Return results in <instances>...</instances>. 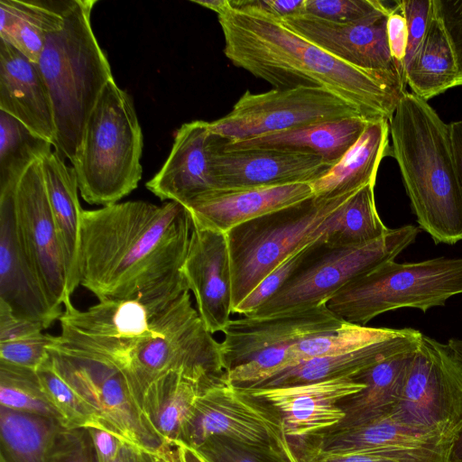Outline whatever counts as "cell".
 Masks as SVG:
<instances>
[{"label":"cell","mask_w":462,"mask_h":462,"mask_svg":"<svg viewBox=\"0 0 462 462\" xmlns=\"http://www.w3.org/2000/svg\"><path fill=\"white\" fill-rule=\"evenodd\" d=\"M192 218L180 203L143 200L83 210L79 285L101 300H134L160 310L185 291L181 273Z\"/></svg>","instance_id":"1"},{"label":"cell","mask_w":462,"mask_h":462,"mask_svg":"<svg viewBox=\"0 0 462 462\" xmlns=\"http://www.w3.org/2000/svg\"><path fill=\"white\" fill-rule=\"evenodd\" d=\"M224 54L274 88H324L369 120H391L406 91L403 75L355 67L330 55L246 0L217 14Z\"/></svg>","instance_id":"2"},{"label":"cell","mask_w":462,"mask_h":462,"mask_svg":"<svg viewBox=\"0 0 462 462\" xmlns=\"http://www.w3.org/2000/svg\"><path fill=\"white\" fill-rule=\"evenodd\" d=\"M389 128L391 155L399 166L420 228L436 244L462 240V187L449 124L428 101L406 92Z\"/></svg>","instance_id":"3"},{"label":"cell","mask_w":462,"mask_h":462,"mask_svg":"<svg viewBox=\"0 0 462 462\" xmlns=\"http://www.w3.org/2000/svg\"><path fill=\"white\" fill-rule=\"evenodd\" d=\"M97 0H68L63 23L49 32L37 62L48 87L56 126L55 151L73 163L86 121L113 79L91 26Z\"/></svg>","instance_id":"4"},{"label":"cell","mask_w":462,"mask_h":462,"mask_svg":"<svg viewBox=\"0 0 462 462\" xmlns=\"http://www.w3.org/2000/svg\"><path fill=\"white\" fill-rule=\"evenodd\" d=\"M94 355L125 373L141 404L152 383L169 372L183 374L202 391L225 375L220 343L192 306L189 291L155 312L143 334L102 343Z\"/></svg>","instance_id":"5"},{"label":"cell","mask_w":462,"mask_h":462,"mask_svg":"<svg viewBox=\"0 0 462 462\" xmlns=\"http://www.w3.org/2000/svg\"><path fill=\"white\" fill-rule=\"evenodd\" d=\"M143 137L132 97L111 79L91 110L72 163L82 199L118 203L142 179Z\"/></svg>","instance_id":"6"},{"label":"cell","mask_w":462,"mask_h":462,"mask_svg":"<svg viewBox=\"0 0 462 462\" xmlns=\"http://www.w3.org/2000/svg\"><path fill=\"white\" fill-rule=\"evenodd\" d=\"M462 293V257L415 263H383L356 276L327 302L346 322L366 326L387 311L411 308L423 313Z\"/></svg>","instance_id":"7"},{"label":"cell","mask_w":462,"mask_h":462,"mask_svg":"<svg viewBox=\"0 0 462 462\" xmlns=\"http://www.w3.org/2000/svg\"><path fill=\"white\" fill-rule=\"evenodd\" d=\"M356 192L338 196L313 195L226 232L232 276V311L284 260L315 242L313 234L319 226Z\"/></svg>","instance_id":"8"},{"label":"cell","mask_w":462,"mask_h":462,"mask_svg":"<svg viewBox=\"0 0 462 462\" xmlns=\"http://www.w3.org/2000/svg\"><path fill=\"white\" fill-rule=\"evenodd\" d=\"M346 323L326 304L230 319L220 343L224 377L236 386H255L283 371L292 346L336 331Z\"/></svg>","instance_id":"9"},{"label":"cell","mask_w":462,"mask_h":462,"mask_svg":"<svg viewBox=\"0 0 462 462\" xmlns=\"http://www.w3.org/2000/svg\"><path fill=\"white\" fill-rule=\"evenodd\" d=\"M419 232V227L405 225L366 244L329 246L314 242L309 254L283 286L247 316H271L326 304L356 276L394 260L415 241Z\"/></svg>","instance_id":"10"},{"label":"cell","mask_w":462,"mask_h":462,"mask_svg":"<svg viewBox=\"0 0 462 462\" xmlns=\"http://www.w3.org/2000/svg\"><path fill=\"white\" fill-rule=\"evenodd\" d=\"M211 436L273 452L288 462H300L297 442L287 436L279 411L225 377L196 398L178 441L197 448Z\"/></svg>","instance_id":"11"},{"label":"cell","mask_w":462,"mask_h":462,"mask_svg":"<svg viewBox=\"0 0 462 462\" xmlns=\"http://www.w3.org/2000/svg\"><path fill=\"white\" fill-rule=\"evenodd\" d=\"M49 357L53 369L95 411L97 427L152 454L159 451L165 440L145 416L130 380L121 368L63 349L55 342L49 347Z\"/></svg>","instance_id":"12"},{"label":"cell","mask_w":462,"mask_h":462,"mask_svg":"<svg viewBox=\"0 0 462 462\" xmlns=\"http://www.w3.org/2000/svg\"><path fill=\"white\" fill-rule=\"evenodd\" d=\"M388 416L424 434L454 439L462 426V365L448 344L422 335Z\"/></svg>","instance_id":"13"},{"label":"cell","mask_w":462,"mask_h":462,"mask_svg":"<svg viewBox=\"0 0 462 462\" xmlns=\"http://www.w3.org/2000/svg\"><path fill=\"white\" fill-rule=\"evenodd\" d=\"M352 116H363L324 88H273L257 94L246 90L228 114L208 125L213 134L238 141Z\"/></svg>","instance_id":"14"},{"label":"cell","mask_w":462,"mask_h":462,"mask_svg":"<svg viewBox=\"0 0 462 462\" xmlns=\"http://www.w3.org/2000/svg\"><path fill=\"white\" fill-rule=\"evenodd\" d=\"M18 236L43 291L62 314L61 306L70 300L66 267L56 225L42 177V160L23 173L13 193Z\"/></svg>","instance_id":"15"},{"label":"cell","mask_w":462,"mask_h":462,"mask_svg":"<svg viewBox=\"0 0 462 462\" xmlns=\"http://www.w3.org/2000/svg\"><path fill=\"white\" fill-rule=\"evenodd\" d=\"M453 439L405 427L388 415L347 429H328L300 440L299 450L326 455L366 454L396 462H450Z\"/></svg>","instance_id":"16"},{"label":"cell","mask_w":462,"mask_h":462,"mask_svg":"<svg viewBox=\"0 0 462 462\" xmlns=\"http://www.w3.org/2000/svg\"><path fill=\"white\" fill-rule=\"evenodd\" d=\"M208 153L216 189L311 183L333 166L308 153L272 149L225 150L212 133Z\"/></svg>","instance_id":"17"},{"label":"cell","mask_w":462,"mask_h":462,"mask_svg":"<svg viewBox=\"0 0 462 462\" xmlns=\"http://www.w3.org/2000/svg\"><path fill=\"white\" fill-rule=\"evenodd\" d=\"M193 223L181 273L207 329L223 332L232 313V276L225 233Z\"/></svg>","instance_id":"18"},{"label":"cell","mask_w":462,"mask_h":462,"mask_svg":"<svg viewBox=\"0 0 462 462\" xmlns=\"http://www.w3.org/2000/svg\"><path fill=\"white\" fill-rule=\"evenodd\" d=\"M365 387V383L354 378H337L244 388L273 405L282 418L287 436L300 440L337 426L346 416L339 403Z\"/></svg>","instance_id":"19"},{"label":"cell","mask_w":462,"mask_h":462,"mask_svg":"<svg viewBox=\"0 0 462 462\" xmlns=\"http://www.w3.org/2000/svg\"><path fill=\"white\" fill-rule=\"evenodd\" d=\"M389 15L368 23H340L309 14L281 19L307 41L330 55L361 69L404 76L392 57L386 23Z\"/></svg>","instance_id":"20"},{"label":"cell","mask_w":462,"mask_h":462,"mask_svg":"<svg viewBox=\"0 0 462 462\" xmlns=\"http://www.w3.org/2000/svg\"><path fill=\"white\" fill-rule=\"evenodd\" d=\"M13 192L0 196V300L47 328L61 313L50 304L18 236Z\"/></svg>","instance_id":"21"},{"label":"cell","mask_w":462,"mask_h":462,"mask_svg":"<svg viewBox=\"0 0 462 462\" xmlns=\"http://www.w3.org/2000/svg\"><path fill=\"white\" fill-rule=\"evenodd\" d=\"M208 122L183 124L161 170L146 182V188L162 201L183 207L196 198L216 189L209 165Z\"/></svg>","instance_id":"22"},{"label":"cell","mask_w":462,"mask_h":462,"mask_svg":"<svg viewBox=\"0 0 462 462\" xmlns=\"http://www.w3.org/2000/svg\"><path fill=\"white\" fill-rule=\"evenodd\" d=\"M313 196L310 183L214 189L184 208L201 226L226 233L233 227Z\"/></svg>","instance_id":"23"},{"label":"cell","mask_w":462,"mask_h":462,"mask_svg":"<svg viewBox=\"0 0 462 462\" xmlns=\"http://www.w3.org/2000/svg\"><path fill=\"white\" fill-rule=\"evenodd\" d=\"M0 110L54 145L51 95L37 63L0 40Z\"/></svg>","instance_id":"24"},{"label":"cell","mask_w":462,"mask_h":462,"mask_svg":"<svg viewBox=\"0 0 462 462\" xmlns=\"http://www.w3.org/2000/svg\"><path fill=\"white\" fill-rule=\"evenodd\" d=\"M369 121L364 116H352L238 141L217 136L225 150L272 149L308 153L334 165L358 140Z\"/></svg>","instance_id":"25"},{"label":"cell","mask_w":462,"mask_h":462,"mask_svg":"<svg viewBox=\"0 0 462 462\" xmlns=\"http://www.w3.org/2000/svg\"><path fill=\"white\" fill-rule=\"evenodd\" d=\"M422 333L404 328L387 340L338 356L311 358L286 369L252 387L292 385L337 378H354L378 362L397 353L416 348Z\"/></svg>","instance_id":"26"},{"label":"cell","mask_w":462,"mask_h":462,"mask_svg":"<svg viewBox=\"0 0 462 462\" xmlns=\"http://www.w3.org/2000/svg\"><path fill=\"white\" fill-rule=\"evenodd\" d=\"M42 177L62 250L67 290L71 297L79 281V241L82 209L79 199V183L73 167L61 155L51 152L42 159Z\"/></svg>","instance_id":"27"},{"label":"cell","mask_w":462,"mask_h":462,"mask_svg":"<svg viewBox=\"0 0 462 462\" xmlns=\"http://www.w3.org/2000/svg\"><path fill=\"white\" fill-rule=\"evenodd\" d=\"M389 120L369 121L358 140L310 184L314 196H338L375 184L383 158L391 154Z\"/></svg>","instance_id":"28"},{"label":"cell","mask_w":462,"mask_h":462,"mask_svg":"<svg viewBox=\"0 0 462 462\" xmlns=\"http://www.w3.org/2000/svg\"><path fill=\"white\" fill-rule=\"evenodd\" d=\"M416 348L391 356L354 377L365 387L339 403L346 416L331 429L353 428L387 416L400 398Z\"/></svg>","instance_id":"29"},{"label":"cell","mask_w":462,"mask_h":462,"mask_svg":"<svg viewBox=\"0 0 462 462\" xmlns=\"http://www.w3.org/2000/svg\"><path fill=\"white\" fill-rule=\"evenodd\" d=\"M68 0H1L0 40L37 63L46 36L64 20Z\"/></svg>","instance_id":"30"},{"label":"cell","mask_w":462,"mask_h":462,"mask_svg":"<svg viewBox=\"0 0 462 462\" xmlns=\"http://www.w3.org/2000/svg\"><path fill=\"white\" fill-rule=\"evenodd\" d=\"M404 78L411 93L426 101L457 87L455 55L434 0L424 39L404 66Z\"/></svg>","instance_id":"31"},{"label":"cell","mask_w":462,"mask_h":462,"mask_svg":"<svg viewBox=\"0 0 462 462\" xmlns=\"http://www.w3.org/2000/svg\"><path fill=\"white\" fill-rule=\"evenodd\" d=\"M374 189V184L362 188L328 216L313 234L315 244L361 245L385 236L391 228L378 215Z\"/></svg>","instance_id":"32"},{"label":"cell","mask_w":462,"mask_h":462,"mask_svg":"<svg viewBox=\"0 0 462 462\" xmlns=\"http://www.w3.org/2000/svg\"><path fill=\"white\" fill-rule=\"evenodd\" d=\"M201 391L199 383L180 372H169L147 388L142 399V408L165 442L178 441Z\"/></svg>","instance_id":"33"},{"label":"cell","mask_w":462,"mask_h":462,"mask_svg":"<svg viewBox=\"0 0 462 462\" xmlns=\"http://www.w3.org/2000/svg\"><path fill=\"white\" fill-rule=\"evenodd\" d=\"M64 427L54 419L0 406V462H49V449Z\"/></svg>","instance_id":"34"},{"label":"cell","mask_w":462,"mask_h":462,"mask_svg":"<svg viewBox=\"0 0 462 462\" xmlns=\"http://www.w3.org/2000/svg\"><path fill=\"white\" fill-rule=\"evenodd\" d=\"M52 143L0 110V196L14 190L26 170L51 151Z\"/></svg>","instance_id":"35"},{"label":"cell","mask_w":462,"mask_h":462,"mask_svg":"<svg viewBox=\"0 0 462 462\" xmlns=\"http://www.w3.org/2000/svg\"><path fill=\"white\" fill-rule=\"evenodd\" d=\"M45 327L15 316L0 300V361L38 371L49 357L56 337L43 333Z\"/></svg>","instance_id":"36"},{"label":"cell","mask_w":462,"mask_h":462,"mask_svg":"<svg viewBox=\"0 0 462 462\" xmlns=\"http://www.w3.org/2000/svg\"><path fill=\"white\" fill-rule=\"evenodd\" d=\"M402 330L347 322L336 331L306 338L292 346L288 351L283 371L311 358L338 356L366 347L393 338Z\"/></svg>","instance_id":"37"},{"label":"cell","mask_w":462,"mask_h":462,"mask_svg":"<svg viewBox=\"0 0 462 462\" xmlns=\"http://www.w3.org/2000/svg\"><path fill=\"white\" fill-rule=\"evenodd\" d=\"M0 406L59 420L37 371L0 361ZM64 426V425H63Z\"/></svg>","instance_id":"38"},{"label":"cell","mask_w":462,"mask_h":462,"mask_svg":"<svg viewBox=\"0 0 462 462\" xmlns=\"http://www.w3.org/2000/svg\"><path fill=\"white\" fill-rule=\"evenodd\" d=\"M37 374L42 386L66 428L97 426L92 407L53 369L50 357Z\"/></svg>","instance_id":"39"},{"label":"cell","mask_w":462,"mask_h":462,"mask_svg":"<svg viewBox=\"0 0 462 462\" xmlns=\"http://www.w3.org/2000/svg\"><path fill=\"white\" fill-rule=\"evenodd\" d=\"M395 6L379 0H304L300 14L325 20L361 24L376 21L391 14Z\"/></svg>","instance_id":"40"},{"label":"cell","mask_w":462,"mask_h":462,"mask_svg":"<svg viewBox=\"0 0 462 462\" xmlns=\"http://www.w3.org/2000/svg\"><path fill=\"white\" fill-rule=\"evenodd\" d=\"M313 243L290 255L279 266L267 274L260 283L232 311L247 316L257 310L273 296L294 273L310 252Z\"/></svg>","instance_id":"41"},{"label":"cell","mask_w":462,"mask_h":462,"mask_svg":"<svg viewBox=\"0 0 462 462\" xmlns=\"http://www.w3.org/2000/svg\"><path fill=\"white\" fill-rule=\"evenodd\" d=\"M193 448L208 462H288L273 452L221 436H211Z\"/></svg>","instance_id":"42"},{"label":"cell","mask_w":462,"mask_h":462,"mask_svg":"<svg viewBox=\"0 0 462 462\" xmlns=\"http://www.w3.org/2000/svg\"><path fill=\"white\" fill-rule=\"evenodd\" d=\"M49 462H98L88 429L61 427L51 443Z\"/></svg>","instance_id":"43"},{"label":"cell","mask_w":462,"mask_h":462,"mask_svg":"<svg viewBox=\"0 0 462 462\" xmlns=\"http://www.w3.org/2000/svg\"><path fill=\"white\" fill-rule=\"evenodd\" d=\"M407 26L408 44L403 61L404 66L411 60L420 46L430 21L433 0H402L397 1Z\"/></svg>","instance_id":"44"},{"label":"cell","mask_w":462,"mask_h":462,"mask_svg":"<svg viewBox=\"0 0 462 462\" xmlns=\"http://www.w3.org/2000/svg\"><path fill=\"white\" fill-rule=\"evenodd\" d=\"M434 5L455 55L457 87L462 86V0H434Z\"/></svg>","instance_id":"45"},{"label":"cell","mask_w":462,"mask_h":462,"mask_svg":"<svg viewBox=\"0 0 462 462\" xmlns=\"http://www.w3.org/2000/svg\"><path fill=\"white\" fill-rule=\"evenodd\" d=\"M386 34L392 57L399 66L403 68L408 44V32L406 21L399 10L397 1H395V6L387 18Z\"/></svg>","instance_id":"46"},{"label":"cell","mask_w":462,"mask_h":462,"mask_svg":"<svg viewBox=\"0 0 462 462\" xmlns=\"http://www.w3.org/2000/svg\"><path fill=\"white\" fill-rule=\"evenodd\" d=\"M98 462H113L122 445L120 438L99 427H88Z\"/></svg>","instance_id":"47"},{"label":"cell","mask_w":462,"mask_h":462,"mask_svg":"<svg viewBox=\"0 0 462 462\" xmlns=\"http://www.w3.org/2000/svg\"><path fill=\"white\" fill-rule=\"evenodd\" d=\"M246 2L257 9L279 19L300 14L304 0H246Z\"/></svg>","instance_id":"48"},{"label":"cell","mask_w":462,"mask_h":462,"mask_svg":"<svg viewBox=\"0 0 462 462\" xmlns=\"http://www.w3.org/2000/svg\"><path fill=\"white\" fill-rule=\"evenodd\" d=\"M300 462H396L391 458L366 454L326 455L298 451Z\"/></svg>","instance_id":"49"},{"label":"cell","mask_w":462,"mask_h":462,"mask_svg":"<svg viewBox=\"0 0 462 462\" xmlns=\"http://www.w3.org/2000/svg\"><path fill=\"white\" fill-rule=\"evenodd\" d=\"M113 462H155V454L130 442L123 441Z\"/></svg>","instance_id":"50"},{"label":"cell","mask_w":462,"mask_h":462,"mask_svg":"<svg viewBox=\"0 0 462 462\" xmlns=\"http://www.w3.org/2000/svg\"><path fill=\"white\" fill-rule=\"evenodd\" d=\"M449 130L457 171L462 187V121L451 122Z\"/></svg>","instance_id":"51"},{"label":"cell","mask_w":462,"mask_h":462,"mask_svg":"<svg viewBox=\"0 0 462 462\" xmlns=\"http://www.w3.org/2000/svg\"><path fill=\"white\" fill-rule=\"evenodd\" d=\"M169 462H186L178 441H166L157 452Z\"/></svg>","instance_id":"52"},{"label":"cell","mask_w":462,"mask_h":462,"mask_svg":"<svg viewBox=\"0 0 462 462\" xmlns=\"http://www.w3.org/2000/svg\"><path fill=\"white\" fill-rule=\"evenodd\" d=\"M450 462H462V426L456 434L449 453Z\"/></svg>","instance_id":"53"},{"label":"cell","mask_w":462,"mask_h":462,"mask_svg":"<svg viewBox=\"0 0 462 462\" xmlns=\"http://www.w3.org/2000/svg\"><path fill=\"white\" fill-rule=\"evenodd\" d=\"M191 2L214 11L217 14L225 11L229 5V0H192Z\"/></svg>","instance_id":"54"},{"label":"cell","mask_w":462,"mask_h":462,"mask_svg":"<svg viewBox=\"0 0 462 462\" xmlns=\"http://www.w3.org/2000/svg\"><path fill=\"white\" fill-rule=\"evenodd\" d=\"M186 462H208L203 458L193 448L178 441Z\"/></svg>","instance_id":"55"},{"label":"cell","mask_w":462,"mask_h":462,"mask_svg":"<svg viewBox=\"0 0 462 462\" xmlns=\"http://www.w3.org/2000/svg\"><path fill=\"white\" fill-rule=\"evenodd\" d=\"M454 354L455 357L462 365V339L460 338H450L447 343Z\"/></svg>","instance_id":"56"},{"label":"cell","mask_w":462,"mask_h":462,"mask_svg":"<svg viewBox=\"0 0 462 462\" xmlns=\"http://www.w3.org/2000/svg\"><path fill=\"white\" fill-rule=\"evenodd\" d=\"M155 462H169L164 457L159 453L155 454Z\"/></svg>","instance_id":"57"}]
</instances>
